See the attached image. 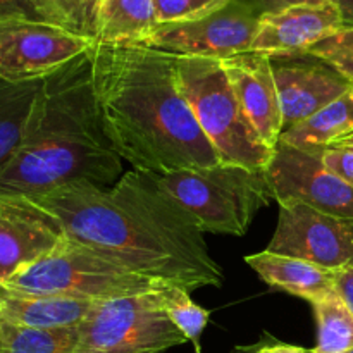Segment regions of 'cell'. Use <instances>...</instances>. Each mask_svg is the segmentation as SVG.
I'll use <instances>...</instances> for the list:
<instances>
[{"label": "cell", "instance_id": "31", "mask_svg": "<svg viewBox=\"0 0 353 353\" xmlns=\"http://www.w3.org/2000/svg\"><path fill=\"white\" fill-rule=\"evenodd\" d=\"M334 290L353 314V268H345L334 272Z\"/></svg>", "mask_w": 353, "mask_h": 353}, {"label": "cell", "instance_id": "25", "mask_svg": "<svg viewBox=\"0 0 353 353\" xmlns=\"http://www.w3.org/2000/svg\"><path fill=\"white\" fill-rule=\"evenodd\" d=\"M307 50L333 65L341 76L353 83V28L341 26Z\"/></svg>", "mask_w": 353, "mask_h": 353}, {"label": "cell", "instance_id": "2", "mask_svg": "<svg viewBox=\"0 0 353 353\" xmlns=\"http://www.w3.org/2000/svg\"><path fill=\"white\" fill-rule=\"evenodd\" d=\"M90 59L105 137L134 171L164 174L219 164L183 95L174 54L93 41Z\"/></svg>", "mask_w": 353, "mask_h": 353}, {"label": "cell", "instance_id": "10", "mask_svg": "<svg viewBox=\"0 0 353 353\" xmlns=\"http://www.w3.org/2000/svg\"><path fill=\"white\" fill-rule=\"evenodd\" d=\"M92 38L33 21L0 23V79L40 81L92 48Z\"/></svg>", "mask_w": 353, "mask_h": 353}, {"label": "cell", "instance_id": "22", "mask_svg": "<svg viewBox=\"0 0 353 353\" xmlns=\"http://www.w3.org/2000/svg\"><path fill=\"white\" fill-rule=\"evenodd\" d=\"M317 319V353H350L353 350V314L333 293L312 303Z\"/></svg>", "mask_w": 353, "mask_h": 353}, {"label": "cell", "instance_id": "6", "mask_svg": "<svg viewBox=\"0 0 353 353\" xmlns=\"http://www.w3.org/2000/svg\"><path fill=\"white\" fill-rule=\"evenodd\" d=\"M2 286L26 295H55L86 302H103L154 293L169 285L134 274L65 236L50 254L21 269L2 283Z\"/></svg>", "mask_w": 353, "mask_h": 353}, {"label": "cell", "instance_id": "28", "mask_svg": "<svg viewBox=\"0 0 353 353\" xmlns=\"http://www.w3.org/2000/svg\"><path fill=\"white\" fill-rule=\"evenodd\" d=\"M321 155L324 164L353 188V150L326 147L323 148Z\"/></svg>", "mask_w": 353, "mask_h": 353}, {"label": "cell", "instance_id": "24", "mask_svg": "<svg viewBox=\"0 0 353 353\" xmlns=\"http://www.w3.org/2000/svg\"><path fill=\"white\" fill-rule=\"evenodd\" d=\"M7 21H33L72 30L68 17L52 0H0V23Z\"/></svg>", "mask_w": 353, "mask_h": 353}, {"label": "cell", "instance_id": "1", "mask_svg": "<svg viewBox=\"0 0 353 353\" xmlns=\"http://www.w3.org/2000/svg\"><path fill=\"white\" fill-rule=\"evenodd\" d=\"M62 233L143 278L190 293L221 286L223 268L203 233L147 172L128 171L112 186L72 183L26 196Z\"/></svg>", "mask_w": 353, "mask_h": 353}, {"label": "cell", "instance_id": "14", "mask_svg": "<svg viewBox=\"0 0 353 353\" xmlns=\"http://www.w3.org/2000/svg\"><path fill=\"white\" fill-rule=\"evenodd\" d=\"M223 64L245 116L274 150L283 133V112L269 55L250 50L223 59Z\"/></svg>", "mask_w": 353, "mask_h": 353}, {"label": "cell", "instance_id": "11", "mask_svg": "<svg viewBox=\"0 0 353 353\" xmlns=\"http://www.w3.org/2000/svg\"><path fill=\"white\" fill-rule=\"evenodd\" d=\"M265 250L302 259L331 272L353 268V219L330 216L299 202L283 203Z\"/></svg>", "mask_w": 353, "mask_h": 353}, {"label": "cell", "instance_id": "21", "mask_svg": "<svg viewBox=\"0 0 353 353\" xmlns=\"http://www.w3.org/2000/svg\"><path fill=\"white\" fill-rule=\"evenodd\" d=\"M78 340L79 327L34 330L0 321L2 353H74Z\"/></svg>", "mask_w": 353, "mask_h": 353}, {"label": "cell", "instance_id": "23", "mask_svg": "<svg viewBox=\"0 0 353 353\" xmlns=\"http://www.w3.org/2000/svg\"><path fill=\"white\" fill-rule=\"evenodd\" d=\"M159 296L169 321L185 334L186 341H192L195 352L200 353V336L209 323V310L196 305L188 290L179 286H165L159 292Z\"/></svg>", "mask_w": 353, "mask_h": 353}, {"label": "cell", "instance_id": "29", "mask_svg": "<svg viewBox=\"0 0 353 353\" xmlns=\"http://www.w3.org/2000/svg\"><path fill=\"white\" fill-rule=\"evenodd\" d=\"M238 2L250 7L254 12H257L262 17L268 16V14L283 12V10L296 6H319V3H326L330 0H238Z\"/></svg>", "mask_w": 353, "mask_h": 353}, {"label": "cell", "instance_id": "26", "mask_svg": "<svg viewBox=\"0 0 353 353\" xmlns=\"http://www.w3.org/2000/svg\"><path fill=\"white\" fill-rule=\"evenodd\" d=\"M228 0H154L159 23H179L210 14Z\"/></svg>", "mask_w": 353, "mask_h": 353}, {"label": "cell", "instance_id": "4", "mask_svg": "<svg viewBox=\"0 0 353 353\" xmlns=\"http://www.w3.org/2000/svg\"><path fill=\"white\" fill-rule=\"evenodd\" d=\"M148 176L202 233L243 236L272 200L264 171L226 162Z\"/></svg>", "mask_w": 353, "mask_h": 353}, {"label": "cell", "instance_id": "7", "mask_svg": "<svg viewBox=\"0 0 353 353\" xmlns=\"http://www.w3.org/2000/svg\"><path fill=\"white\" fill-rule=\"evenodd\" d=\"M159 292L93 303L74 353H164L186 343L162 309Z\"/></svg>", "mask_w": 353, "mask_h": 353}, {"label": "cell", "instance_id": "9", "mask_svg": "<svg viewBox=\"0 0 353 353\" xmlns=\"http://www.w3.org/2000/svg\"><path fill=\"white\" fill-rule=\"evenodd\" d=\"M261 16L238 0L202 17L159 23L143 45L174 55L228 59L252 50Z\"/></svg>", "mask_w": 353, "mask_h": 353}, {"label": "cell", "instance_id": "5", "mask_svg": "<svg viewBox=\"0 0 353 353\" xmlns=\"http://www.w3.org/2000/svg\"><path fill=\"white\" fill-rule=\"evenodd\" d=\"M179 86L221 162L264 171L272 148L245 116L223 59L176 55Z\"/></svg>", "mask_w": 353, "mask_h": 353}, {"label": "cell", "instance_id": "35", "mask_svg": "<svg viewBox=\"0 0 353 353\" xmlns=\"http://www.w3.org/2000/svg\"><path fill=\"white\" fill-rule=\"evenodd\" d=\"M0 353H2V350H0Z\"/></svg>", "mask_w": 353, "mask_h": 353}, {"label": "cell", "instance_id": "12", "mask_svg": "<svg viewBox=\"0 0 353 353\" xmlns=\"http://www.w3.org/2000/svg\"><path fill=\"white\" fill-rule=\"evenodd\" d=\"M283 112V131L353 90V83L309 50L269 55Z\"/></svg>", "mask_w": 353, "mask_h": 353}, {"label": "cell", "instance_id": "30", "mask_svg": "<svg viewBox=\"0 0 353 353\" xmlns=\"http://www.w3.org/2000/svg\"><path fill=\"white\" fill-rule=\"evenodd\" d=\"M234 353H317L316 350L309 348L296 347V345L281 343V341H269V343H257L250 347H236Z\"/></svg>", "mask_w": 353, "mask_h": 353}, {"label": "cell", "instance_id": "13", "mask_svg": "<svg viewBox=\"0 0 353 353\" xmlns=\"http://www.w3.org/2000/svg\"><path fill=\"white\" fill-rule=\"evenodd\" d=\"M64 238L59 224L30 199L0 195V285L50 254Z\"/></svg>", "mask_w": 353, "mask_h": 353}, {"label": "cell", "instance_id": "34", "mask_svg": "<svg viewBox=\"0 0 353 353\" xmlns=\"http://www.w3.org/2000/svg\"><path fill=\"white\" fill-rule=\"evenodd\" d=\"M350 353H353V350H352V352H350Z\"/></svg>", "mask_w": 353, "mask_h": 353}, {"label": "cell", "instance_id": "20", "mask_svg": "<svg viewBox=\"0 0 353 353\" xmlns=\"http://www.w3.org/2000/svg\"><path fill=\"white\" fill-rule=\"evenodd\" d=\"M40 85L41 79L28 83L0 79V169L23 143Z\"/></svg>", "mask_w": 353, "mask_h": 353}, {"label": "cell", "instance_id": "15", "mask_svg": "<svg viewBox=\"0 0 353 353\" xmlns=\"http://www.w3.org/2000/svg\"><path fill=\"white\" fill-rule=\"evenodd\" d=\"M340 28V12L331 2L296 6L261 17L252 52L265 55L303 52Z\"/></svg>", "mask_w": 353, "mask_h": 353}, {"label": "cell", "instance_id": "32", "mask_svg": "<svg viewBox=\"0 0 353 353\" xmlns=\"http://www.w3.org/2000/svg\"><path fill=\"white\" fill-rule=\"evenodd\" d=\"M338 9L341 17V26L353 28V0H330Z\"/></svg>", "mask_w": 353, "mask_h": 353}, {"label": "cell", "instance_id": "8", "mask_svg": "<svg viewBox=\"0 0 353 353\" xmlns=\"http://www.w3.org/2000/svg\"><path fill=\"white\" fill-rule=\"evenodd\" d=\"M323 150H302L278 141L264 174L278 205L299 202L330 216L353 219V188L323 161Z\"/></svg>", "mask_w": 353, "mask_h": 353}, {"label": "cell", "instance_id": "18", "mask_svg": "<svg viewBox=\"0 0 353 353\" xmlns=\"http://www.w3.org/2000/svg\"><path fill=\"white\" fill-rule=\"evenodd\" d=\"M157 26L154 0H97L92 40L105 45H143Z\"/></svg>", "mask_w": 353, "mask_h": 353}, {"label": "cell", "instance_id": "17", "mask_svg": "<svg viewBox=\"0 0 353 353\" xmlns=\"http://www.w3.org/2000/svg\"><path fill=\"white\" fill-rule=\"evenodd\" d=\"M245 262L271 288L300 296L310 303H316L336 293L334 272L302 259L264 250L261 254L247 255Z\"/></svg>", "mask_w": 353, "mask_h": 353}, {"label": "cell", "instance_id": "3", "mask_svg": "<svg viewBox=\"0 0 353 353\" xmlns=\"http://www.w3.org/2000/svg\"><path fill=\"white\" fill-rule=\"evenodd\" d=\"M123 174L102 126L88 50L41 79L23 143L0 169V195L37 196L81 181L112 186Z\"/></svg>", "mask_w": 353, "mask_h": 353}, {"label": "cell", "instance_id": "16", "mask_svg": "<svg viewBox=\"0 0 353 353\" xmlns=\"http://www.w3.org/2000/svg\"><path fill=\"white\" fill-rule=\"evenodd\" d=\"M95 302L55 295H26L0 285V321L34 330L79 327Z\"/></svg>", "mask_w": 353, "mask_h": 353}, {"label": "cell", "instance_id": "27", "mask_svg": "<svg viewBox=\"0 0 353 353\" xmlns=\"http://www.w3.org/2000/svg\"><path fill=\"white\" fill-rule=\"evenodd\" d=\"M52 2L68 17L76 33L92 38L93 10L97 0H52Z\"/></svg>", "mask_w": 353, "mask_h": 353}, {"label": "cell", "instance_id": "19", "mask_svg": "<svg viewBox=\"0 0 353 353\" xmlns=\"http://www.w3.org/2000/svg\"><path fill=\"white\" fill-rule=\"evenodd\" d=\"M353 131V90L302 123L283 131L279 141L302 150H323Z\"/></svg>", "mask_w": 353, "mask_h": 353}, {"label": "cell", "instance_id": "33", "mask_svg": "<svg viewBox=\"0 0 353 353\" xmlns=\"http://www.w3.org/2000/svg\"><path fill=\"white\" fill-rule=\"evenodd\" d=\"M330 147L333 148H347V150H353V131L350 134H347V137L340 138L338 141H334L333 145H330Z\"/></svg>", "mask_w": 353, "mask_h": 353}]
</instances>
